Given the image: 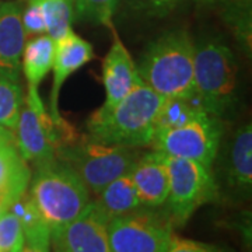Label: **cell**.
Instances as JSON below:
<instances>
[{"label":"cell","instance_id":"6da1fadb","mask_svg":"<svg viewBox=\"0 0 252 252\" xmlns=\"http://www.w3.org/2000/svg\"><path fill=\"white\" fill-rule=\"evenodd\" d=\"M193 59L195 42L192 36L188 31L175 28L152 41L136 67L142 83L161 97L195 104Z\"/></svg>","mask_w":252,"mask_h":252},{"label":"cell","instance_id":"7a4b0ae2","mask_svg":"<svg viewBox=\"0 0 252 252\" xmlns=\"http://www.w3.org/2000/svg\"><path fill=\"white\" fill-rule=\"evenodd\" d=\"M164 99L140 83L111 109H97L87 121L86 137L99 143L132 149L150 146Z\"/></svg>","mask_w":252,"mask_h":252},{"label":"cell","instance_id":"3957f363","mask_svg":"<svg viewBox=\"0 0 252 252\" xmlns=\"http://www.w3.org/2000/svg\"><path fill=\"white\" fill-rule=\"evenodd\" d=\"M34 168L27 192L52 235L86 210L91 202L90 192L80 178L58 158Z\"/></svg>","mask_w":252,"mask_h":252},{"label":"cell","instance_id":"277c9868","mask_svg":"<svg viewBox=\"0 0 252 252\" xmlns=\"http://www.w3.org/2000/svg\"><path fill=\"white\" fill-rule=\"evenodd\" d=\"M195 104L213 117H230L238 102V63L230 46L220 39L195 44Z\"/></svg>","mask_w":252,"mask_h":252},{"label":"cell","instance_id":"5b68a950","mask_svg":"<svg viewBox=\"0 0 252 252\" xmlns=\"http://www.w3.org/2000/svg\"><path fill=\"white\" fill-rule=\"evenodd\" d=\"M139 157L132 147L99 143L86 136L56 150V158L64 162L93 195L127 174Z\"/></svg>","mask_w":252,"mask_h":252},{"label":"cell","instance_id":"8992f818","mask_svg":"<svg viewBox=\"0 0 252 252\" xmlns=\"http://www.w3.org/2000/svg\"><path fill=\"white\" fill-rule=\"evenodd\" d=\"M14 136L23 157L32 167L55 160L61 146L77 139L70 125H55L35 87H27Z\"/></svg>","mask_w":252,"mask_h":252},{"label":"cell","instance_id":"52a82bcc","mask_svg":"<svg viewBox=\"0 0 252 252\" xmlns=\"http://www.w3.org/2000/svg\"><path fill=\"white\" fill-rule=\"evenodd\" d=\"M165 164L168 170L165 213L172 225H184L199 207L216 200L219 187L210 168L200 162L165 156Z\"/></svg>","mask_w":252,"mask_h":252},{"label":"cell","instance_id":"ba28073f","mask_svg":"<svg viewBox=\"0 0 252 252\" xmlns=\"http://www.w3.org/2000/svg\"><path fill=\"white\" fill-rule=\"evenodd\" d=\"M223 136L221 119L203 109L181 126L156 133L152 147L170 157L200 162L212 167Z\"/></svg>","mask_w":252,"mask_h":252},{"label":"cell","instance_id":"9c48e42d","mask_svg":"<svg viewBox=\"0 0 252 252\" xmlns=\"http://www.w3.org/2000/svg\"><path fill=\"white\" fill-rule=\"evenodd\" d=\"M107 228L112 252H167L174 234L167 213L150 207L117 217Z\"/></svg>","mask_w":252,"mask_h":252},{"label":"cell","instance_id":"30bf717a","mask_svg":"<svg viewBox=\"0 0 252 252\" xmlns=\"http://www.w3.org/2000/svg\"><path fill=\"white\" fill-rule=\"evenodd\" d=\"M54 64H52V87L49 94L48 114L51 115L54 124L59 127H64L69 124L64 121L59 111V95L64 81L73 73L81 69L94 59V48L89 41L77 35L74 31H69L66 35L56 39Z\"/></svg>","mask_w":252,"mask_h":252},{"label":"cell","instance_id":"8fae6325","mask_svg":"<svg viewBox=\"0 0 252 252\" xmlns=\"http://www.w3.org/2000/svg\"><path fill=\"white\" fill-rule=\"evenodd\" d=\"M107 227V219L91 200L76 220L51 235V245L54 252H112Z\"/></svg>","mask_w":252,"mask_h":252},{"label":"cell","instance_id":"7c38bea8","mask_svg":"<svg viewBox=\"0 0 252 252\" xmlns=\"http://www.w3.org/2000/svg\"><path fill=\"white\" fill-rule=\"evenodd\" d=\"M114 35L115 39L102 61V83L105 89V101L98 108L99 111L111 109L142 83L136 63L133 62L129 51L118 38L115 31Z\"/></svg>","mask_w":252,"mask_h":252},{"label":"cell","instance_id":"4fadbf2b","mask_svg":"<svg viewBox=\"0 0 252 252\" xmlns=\"http://www.w3.org/2000/svg\"><path fill=\"white\" fill-rule=\"evenodd\" d=\"M139 200L143 207L157 209L168 196V170L165 156L153 150L139 157L129 171Z\"/></svg>","mask_w":252,"mask_h":252},{"label":"cell","instance_id":"5bb4252c","mask_svg":"<svg viewBox=\"0 0 252 252\" xmlns=\"http://www.w3.org/2000/svg\"><path fill=\"white\" fill-rule=\"evenodd\" d=\"M31 168L18 149L13 130L0 127V198L11 206L27 192Z\"/></svg>","mask_w":252,"mask_h":252},{"label":"cell","instance_id":"9a60e30c","mask_svg":"<svg viewBox=\"0 0 252 252\" xmlns=\"http://www.w3.org/2000/svg\"><path fill=\"white\" fill-rule=\"evenodd\" d=\"M26 39L20 4L0 1V72L18 80Z\"/></svg>","mask_w":252,"mask_h":252},{"label":"cell","instance_id":"2e32d148","mask_svg":"<svg viewBox=\"0 0 252 252\" xmlns=\"http://www.w3.org/2000/svg\"><path fill=\"white\" fill-rule=\"evenodd\" d=\"M227 187L235 196L248 198L252 188V126L245 124L235 132L227 162Z\"/></svg>","mask_w":252,"mask_h":252},{"label":"cell","instance_id":"e0dca14e","mask_svg":"<svg viewBox=\"0 0 252 252\" xmlns=\"http://www.w3.org/2000/svg\"><path fill=\"white\" fill-rule=\"evenodd\" d=\"M95 196L97 198L93 200V203L108 223L117 217L125 216L143 207L129 172L109 182Z\"/></svg>","mask_w":252,"mask_h":252},{"label":"cell","instance_id":"ac0fdd59","mask_svg":"<svg viewBox=\"0 0 252 252\" xmlns=\"http://www.w3.org/2000/svg\"><path fill=\"white\" fill-rule=\"evenodd\" d=\"M56 42L48 34L32 36L26 42L21 54V70L27 87L38 89L42 80L52 70Z\"/></svg>","mask_w":252,"mask_h":252},{"label":"cell","instance_id":"d6986e66","mask_svg":"<svg viewBox=\"0 0 252 252\" xmlns=\"http://www.w3.org/2000/svg\"><path fill=\"white\" fill-rule=\"evenodd\" d=\"M223 17L238 44L251 54V0H223Z\"/></svg>","mask_w":252,"mask_h":252},{"label":"cell","instance_id":"ffe728a7","mask_svg":"<svg viewBox=\"0 0 252 252\" xmlns=\"http://www.w3.org/2000/svg\"><path fill=\"white\" fill-rule=\"evenodd\" d=\"M24 94L18 79L0 72V127L16 129Z\"/></svg>","mask_w":252,"mask_h":252},{"label":"cell","instance_id":"44dd1931","mask_svg":"<svg viewBox=\"0 0 252 252\" xmlns=\"http://www.w3.org/2000/svg\"><path fill=\"white\" fill-rule=\"evenodd\" d=\"M45 17L46 34L55 41L72 31L74 10L72 0H38Z\"/></svg>","mask_w":252,"mask_h":252},{"label":"cell","instance_id":"7402d4cb","mask_svg":"<svg viewBox=\"0 0 252 252\" xmlns=\"http://www.w3.org/2000/svg\"><path fill=\"white\" fill-rule=\"evenodd\" d=\"M199 111H202V108H199L198 105H195L190 101L180 98H165L157 117L156 133L181 126L195 117Z\"/></svg>","mask_w":252,"mask_h":252},{"label":"cell","instance_id":"603a6c76","mask_svg":"<svg viewBox=\"0 0 252 252\" xmlns=\"http://www.w3.org/2000/svg\"><path fill=\"white\" fill-rule=\"evenodd\" d=\"M119 0H74V20L87 21L114 30L112 17L117 11Z\"/></svg>","mask_w":252,"mask_h":252},{"label":"cell","instance_id":"cb8c5ba5","mask_svg":"<svg viewBox=\"0 0 252 252\" xmlns=\"http://www.w3.org/2000/svg\"><path fill=\"white\" fill-rule=\"evenodd\" d=\"M24 228L18 217L7 210L0 217V252H20L24 245Z\"/></svg>","mask_w":252,"mask_h":252},{"label":"cell","instance_id":"d4e9b609","mask_svg":"<svg viewBox=\"0 0 252 252\" xmlns=\"http://www.w3.org/2000/svg\"><path fill=\"white\" fill-rule=\"evenodd\" d=\"M190 1H212V0H126L129 9L144 17H162Z\"/></svg>","mask_w":252,"mask_h":252},{"label":"cell","instance_id":"484cf974","mask_svg":"<svg viewBox=\"0 0 252 252\" xmlns=\"http://www.w3.org/2000/svg\"><path fill=\"white\" fill-rule=\"evenodd\" d=\"M21 21L26 36H35L46 34L45 17L38 0H28L27 6L21 10Z\"/></svg>","mask_w":252,"mask_h":252},{"label":"cell","instance_id":"4316f807","mask_svg":"<svg viewBox=\"0 0 252 252\" xmlns=\"http://www.w3.org/2000/svg\"><path fill=\"white\" fill-rule=\"evenodd\" d=\"M26 240L20 252H51V231L45 224L24 231Z\"/></svg>","mask_w":252,"mask_h":252},{"label":"cell","instance_id":"83f0119b","mask_svg":"<svg viewBox=\"0 0 252 252\" xmlns=\"http://www.w3.org/2000/svg\"><path fill=\"white\" fill-rule=\"evenodd\" d=\"M167 252H224L223 250L217 248L210 244L199 243L195 240H188V238H181L172 234L171 241L168 245Z\"/></svg>","mask_w":252,"mask_h":252},{"label":"cell","instance_id":"f1b7e54d","mask_svg":"<svg viewBox=\"0 0 252 252\" xmlns=\"http://www.w3.org/2000/svg\"><path fill=\"white\" fill-rule=\"evenodd\" d=\"M9 209H10L9 203H7V202H6L4 199L0 198V217L3 216V215H4V213H6V212L9 210Z\"/></svg>","mask_w":252,"mask_h":252},{"label":"cell","instance_id":"f546056e","mask_svg":"<svg viewBox=\"0 0 252 252\" xmlns=\"http://www.w3.org/2000/svg\"><path fill=\"white\" fill-rule=\"evenodd\" d=\"M72 1H74V0H72Z\"/></svg>","mask_w":252,"mask_h":252}]
</instances>
